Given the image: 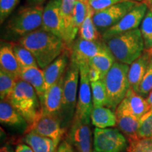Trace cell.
I'll use <instances>...</instances> for the list:
<instances>
[{
  "label": "cell",
  "instance_id": "7dc6e473",
  "mask_svg": "<svg viewBox=\"0 0 152 152\" xmlns=\"http://www.w3.org/2000/svg\"></svg>",
  "mask_w": 152,
  "mask_h": 152
},
{
  "label": "cell",
  "instance_id": "1f68e13d",
  "mask_svg": "<svg viewBox=\"0 0 152 152\" xmlns=\"http://www.w3.org/2000/svg\"><path fill=\"white\" fill-rule=\"evenodd\" d=\"M90 6L88 0H76L74 8V25L77 32L87 16Z\"/></svg>",
  "mask_w": 152,
  "mask_h": 152
},
{
  "label": "cell",
  "instance_id": "30bf717a",
  "mask_svg": "<svg viewBox=\"0 0 152 152\" xmlns=\"http://www.w3.org/2000/svg\"><path fill=\"white\" fill-rule=\"evenodd\" d=\"M148 9L147 5L143 1L138 2L118 23L106 30L102 35V39L106 41L118 34L138 28L141 25Z\"/></svg>",
  "mask_w": 152,
  "mask_h": 152
},
{
  "label": "cell",
  "instance_id": "60d3db41",
  "mask_svg": "<svg viewBox=\"0 0 152 152\" xmlns=\"http://www.w3.org/2000/svg\"><path fill=\"white\" fill-rule=\"evenodd\" d=\"M0 152H15V151L14 150V148L12 147V146L10 144L7 143L1 147Z\"/></svg>",
  "mask_w": 152,
  "mask_h": 152
},
{
  "label": "cell",
  "instance_id": "8d00e7d4",
  "mask_svg": "<svg viewBox=\"0 0 152 152\" xmlns=\"http://www.w3.org/2000/svg\"><path fill=\"white\" fill-rule=\"evenodd\" d=\"M89 4L91 6L94 12L102 10L109 7L110 6L115 4L124 0H88Z\"/></svg>",
  "mask_w": 152,
  "mask_h": 152
},
{
  "label": "cell",
  "instance_id": "6da1fadb",
  "mask_svg": "<svg viewBox=\"0 0 152 152\" xmlns=\"http://www.w3.org/2000/svg\"><path fill=\"white\" fill-rule=\"evenodd\" d=\"M18 43L33 54L41 69H45L67 49L61 38L42 28L18 38Z\"/></svg>",
  "mask_w": 152,
  "mask_h": 152
},
{
  "label": "cell",
  "instance_id": "2e32d148",
  "mask_svg": "<svg viewBox=\"0 0 152 152\" xmlns=\"http://www.w3.org/2000/svg\"><path fill=\"white\" fill-rule=\"evenodd\" d=\"M70 60L71 51L66 49L59 56L43 69L45 92L65 74Z\"/></svg>",
  "mask_w": 152,
  "mask_h": 152
},
{
  "label": "cell",
  "instance_id": "ab89813d",
  "mask_svg": "<svg viewBox=\"0 0 152 152\" xmlns=\"http://www.w3.org/2000/svg\"><path fill=\"white\" fill-rule=\"evenodd\" d=\"M15 152H34L28 144H19L15 149Z\"/></svg>",
  "mask_w": 152,
  "mask_h": 152
},
{
  "label": "cell",
  "instance_id": "d590c367",
  "mask_svg": "<svg viewBox=\"0 0 152 152\" xmlns=\"http://www.w3.org/2000/svg\"><path fill=\"white\" fill-rule=\"evenodd\" d=\"M18 2L19 0H0V20L1 23L8 18Z\"/></svg>",
  "mask_w": 152,
  "mask_h": 152
},
{
  "label": "cell",
  "instance_id": "f6af8a7d",
  "mask_svg": "<svg viewBox=\"0 0 152 152\" xmlns=\"http://www.w3.org/2000/svg\"><path fill=\"white\" fill-rule=\"evenodd\" d=\"M132 1H137V2H142V1H143V0H132Z\"/></svg>",
  "mask_w": 152,
  "mask_h": 152
},
{
  "label": "cell",
  "instance_id": "4316f807",
  "mask_svg": "<svg viewBox=\"0 0 152 152\" xmlns=\"http://www.w3.org/2000/svg\"><path fill=\"white\" fill-rule=\"evenodd\" d=\"M94 11L91 6L88 9V12L84 21L82 23L78 31V37L85 40L96 41L102 39V35L99 33L97 28L93 21V16Z\"/></svg>",
  "mask_w": 152,
  "mask_h": 152
},
{
  "label": "cell",
  "instance_id": "83f0119b",
  "mask_svg": "<svg viewBox=\"0 0 152 152\" xmlns=\"http://www.w3.org/2000/svg\"><path fill=\"white\" fill-rule=\"evenodd\" d=\"M19 78L0 68V97L9 100Z\"/></svg>",
  "mask_w": 152,
  "mask_h": 152
},
{
  "label": "cell",
  "instance_id": "f546056e",
  "mask_svg": "<svg viewBox=\"0 0 152 152\" xmlns=\"http://www.w3.org/2000/svg\"><path fill=\"white\" fill-rule=\"evenodd\" d=\"M91 89L93 106H107V93L104 80L91 83Z\"/></svg>",
  "mask_w": 152,
  "mask_h": 152
},
{
  "label": "cell",
  "instance_id": "9a60e30c",
  "mask_svg": "<svg viewBox=\"0 0 152 152\" xmlns=\"http://www.w3.org/2000/svg\"><path fill=\"white\" fill-rule=\"evenodd\" d=\"M61 6L62 0H49L43 9L42 28L54 34L62 39L63 20Z\"/></svg>",
  "mask_w": 152,
  "mask_h": 152
},
{
  "label": "cell",
  "instance_id": "74e56055",
  "mask_svg": "<svg viewBox=\"0 0 152 152\" xmlns=\"http://www.w3.org/2000/svg\"><path fill=\"white\" fill-rule=\"evenodd\" d=\"M56 152H75V151L67 140H64L59 144Z\"/></svg>",
  "mask_w": 152,
  "mask_h": 152
},
{
  "label": "cell",
  "instance_id": "7c38bea8",
  "mask_svg": "<svg viewBox=\"0 0 152 152\" xmlns=\"http://www.w3.org/2000/svg\"><path fill=\"white\" fill-rule=\"evenodd\" d=\"M64 76L65 74L56 83L49 87L39 100L42 115H50L60 119L63 102Z\"/></svg>",
  "mask_w": 152,
  "mask_h": 152
},
{
  "label": "cell",
  "instance_id": "9c48e42d",
  "mask_svg": "<svg viewBox=\"0 0 152 152\" xmlns=\"http://www.w3.org/2000/svg\"><path fill=\"white\" fill-rule=\"evenodd\" d=\"M137 3V1L132 0H124L94 12L93 21L101 35L118 23Z\"/></svg>",
  "mask_w": 152,
  "mask_h": 152
},
{
  "label": "cell",
  "instance_id": "7402d4cb",
  "mask_svg": "<svg viewBox=\"0 0 152 152\" xmlns=\"http://www.w3.org/2000/svg\"><path fill=\"white\" fill-rule=\"evenodd\" d=\"M19 78L33 86L39 100L45 94V79L43 70L39 67H28L20 69Z\"/></svg>",
  "mask_w": 152,
  "mask_h": 152
},
{
  "label": "cell",
  "instance_id": "44dd1931",
  "mask_svg": "<svg viewBox=\"0 0 152 152\" xmlns=\"http://www.w3.org/2000/svg\"><path fill=\"white\" fill-rule=\"evenodd\" d=\"M0 121L1 124L16 129L26 130V132L29 126L26 120L7 100H1L0 102Z\"/></svg>",
  "mask_w": 152,
  "mask_h": 152
},
{
  "label": "cell",
  "instance_id": "ac0fdd59",
  "mask_svg": "<svg viewBox=\"0 0 152 152\" xmlns=\"http://www.w3.org/2000/svg\"><path fill=\"white\" fill-rule=\"evenodd\" d=\"M118 106L139 120L150 111V107L145 98L140 96L131 87Z\"/></svg>",
  "mask_w": 152,
  "mask_h": 152
},
{
  "label": "cell",
  "instance_id": "cb8c5ba5",
  "mask_svg": "<svg viewBox=\"0 0 152 152\" xmlns=\"http://www.w3.org/2000/svg\"><path fill=\"white\" fill-rule=\"evenodd\" d=\"M0 66L1 69L19 78L21 68L15 56L11 43L1 45L0 49Z\"/></svg>",
  "mask_w": 152,
  "mask_h": 152
},
{
  "label": "cell",
  "instance_id": "bcb514c9",
  "mask_svg": "<svg viewBox=\"0 0 152 152\" xmlns=\"http://www.w3.org/2000/svg\"><path fill=\"white\" fill-rule=\"evenodd\" d=\"M92 152H97V151H92Z\"/></svg>",
  "mask_w": 152,
  "mask_h": 152
},
{
  "label": "cell",
  "instance_id": "5bb4252c",
  "mask_svg": "<svg viewBox=\"0 0 152 152\" xmlns=\"http://www.w3.org/2000/svg\"><path fill=\"white\" fill-rule=\"evenodd\" d=\"M107 47L103 39L90 41L77 37L71 48V58L78 64L88 63L93 57L104 52Z\"/></svg>",
  "mask_w": 152,
  "mask_h": 152
},
{
  "label": "cell",
  "instance_id": "52a82bcc",
  "mask_svg": "<svg viewBox=\"0 0 152 152\" xmlns=\"http://www.w3.org/2000/svg\"><path fill=\"white\" fill-rule=\"evenodd\" d=\"M79 92L74 119L80 120L87 123H90L93 103L91 83L89 79L90 66L88 63L83 62L79 64Z\"/></svg>",
  "mask_w": 152,
  "mask_h": 152
},
{
  "label": "cell",
  "instance_id": "ee69618b",
  "mask_svg": "<svg viewBox=\"0 0 152 152\" xmlns=\"http://www.w3.org/2000/svg\"><path fill=\"white\" fill-rule=\"evenodd\" d=\"M143 2L147 5L148 9L152 11V0H143Z\"/></svg>",
  "mask_w": 152,
  "mask_h": 152
},
{
  "label": "cell",
  "instance_id": "e0dca14e",
  "mask_svg": "<svg viewBox=\"0 0 152 152\" xmlns=\"http://www.w3.org/2000/svg\"><path fill=\"white\" fill-rule=\"evenodd\" d=\"M76 0H62L61 13L63 20V37L66 48L71 51V48L78 32L75 30L74 25V8Z\"/></svg>",
  "mask_w": 152,
  "mask_h": 152
},
{
  "label": "cell",
  "instance_id": "e575fe53",
  "mask_svg": "<svg viewBox=\"0 0 152 152\" xmlns=\"http://www.w3.org/2000/svg\"><path fill=\"white\" fill-rule=\"evenodd\" d=\"M129 142L128 152H152V138H138Z\"/></svg>",
  "mask_w": 152,
  "mask_h": 152
},
{
  "label": "cell",
  "instance_id": "d6a6232c",
  "mask_svg": "<svg viewBox=\"0 0 152 152\" xmlns=\"http://www.w3.org/2000/svg\"><path fill=\"white\" fill-rule=\"evenodd\" d=\"M138 138H152V111L146 113L139 121Z\"/></svg>",
  "mask_w": 152,
  "mask_h": 152
},
{
  "label": "cell",
  "instance_id": "7bdbcfd3",
  "mask_svg": "<svg viewBox=\"0 0 152 152\" xmlns=\"http://www.w3.org/2000/svg\"><path fill=\"white\" fill-rule=\"evenodd\" d=\"M146 100H147V103H148V104H149V106L150 107V110L152 111V91L149 93V96H147V99Z\"/></svg>",
  "mask_w": 152,
  "mask_h": 152
},
{
  "label": "cell",
  "instance_id": "7a4b0ae2",
  "mask_svg": "<svg viewBox=\"0 0 152 152\" xmlns=\"http://www.w3.org/2000/svg\"><path fill=\"white\" fill-rule=\"evenodd\" d=\"M104 42L115 60L128 65H130L141 56L145 49L139 28L118 34Z\"/></svg>",
  "mask_w": 152,
  "mask_h": 152
},
{
  "label": "cell",
  "instance_id": "836d02e7",
  "mask_svg": "<svg viewBox=\"0 0 152 152\" xmlns=\"http://www.w3.org/2000/svg\"><path fill=\"white\" fill-rule=\"evenodd\" d=\"M151 52V49H149ZM152 53V52H151ZM152 91V55L151 56L149 66H148L147 71L144 74L140 86H139L137 92L142 97L147 98L149 93Z\"/></svg>",
  "mask_w": 152,
  "mask_h": 152
},
{
  "label": "cell",
  "instance_id": "3957f363",
  "mask_svg": "<svg viewBox=\"0 0 152 152\" xmlns=\"http://www.w3.org/2000/svg\"><path fill=\"white\" fill-rule=\"evenodd\" d=\"M8 101L26 120L29 126L40 115V102L37 92L33 86L21 79L18 80Z\"/></svg>",
  "mask_w": 152,
  "mask_h": 152
},
{
  "label": "cell",
  "instance_id": "603a6c76",
  "mask_svg": "<svg viewBox=\"0 0 152 152\" xmlns=\"http://www.w3.org/2000/svg\"><path fill=\"white\" fill-rule=\"evenodd\" d=\"M34 152H56L58 144L52 139L43 137L33 131H29L23 139Z\"/></svg>",
  "mask_w": 152,
  "mask_h": 152
},
{
  "label": "cell",
  "instance_id": "ba28073f",
  "mask_svg": "<svg viewBox=\"0 0 152 152\" xmlns=\"http://www.w3.org/2000/svg\"><path fill=\"white\" fill-rule=\"evenodd\" d=\"M93 146L97 152H124L128 139L118 128H95Z\"/></svg>",
  "mask_w": 152,
  "mask_h": 152
},
{
  "label": "cell",
  "instance_id": "8fae6325",
  "mask_svg": "<svg viewBox=\"0 0 152 152\" xmlns=\"http://www.w3.org/2000/svg\"><path fill=\"white\" fill-rule=\"evenodd\" d=\"M66 140L76 152H92V132L90 123L73 119Z\"/></svg>",
  "mask_w": 152,
  "mask_h": 152
},
{
  "label": "cell",
  "instance_id": "ffe728a7",
  "mask_svg": "<svg viewBox=\"0 0 152 152\" xmlns=\"http://www.w3.org/2000/svg\"><path fill=\"white\" fill-rule=\"evenodd\" d=\"M152 53L149 49H144L141 56L130 64L128 71V80L130 87L137 92L139 86L147 71Z\"/></svg>",
  "mask_w": 152,
  "mask_h": 152
},
{
  "label": "cell",
  "instance_id": "8992f818",
  "mask_svg": "<svg viewBox=\"0 0 152 152\" xmlns=\"http://www.w3.org/2000/svg\"><path fill=\"white\" fill-rule=\"evenodd\" d=\"M44 7L41 5L20 9L7 23L6 29L14 37H21L42 27Z\"/></svg>",
  "mask_w": 152,
  "mask_h": 152
},
{
  "label": "cell",
  "instance_id": "f35d334b",
  "mask_svg": "<svg viewBox=\"0 0 152 152\" xmlns=\"http://www.w3.org/2000/svg\"><path fill=\"white\" fill-rule=\"evenodd\" d=\"M89 79H90V83H93V82H96L99 80H102L99 71H96L94 68L91 67L89 68Z\"/></svg>",
  "mask_w": 152,
  "mask_h": 152
},
{
  "label": "cell",
  "instance_id": "484cf974",
  "mask_svg": "<svg viewBox=\"0 0 152 152\" xmlns=\"http://www.w3.org/2000/svg\"><path fill=\"white\" fill-rule=\"evenodd\" d=\"M115 57L107 47V48L104 52L91 58L88 61V64L90 67L98 71L100 73L102 79H104L114 63L115 62Z\"/></svg>",
  "mask_w": 152,
  "mask_h": 152
},
{
  "label": "cell",
  "instance_id": "b9f144b4",
  "mask_svg": "<svg viewBox=\"0 0 152 152\" xmlns=\"http://www.w3.org/2000/svg\"><path fill=\"white\" fill-rule=\"evenodd\" d=\"M29 1L30 4H32L34 5H40L41 4L45 2L47 0H28Z\"/></svg>",
  "mask_w": 152,
  "mask_h": 152
},
{
  "label": "cell",
  "instance_id": "d4e9b609",
  "mask_svg": "<svg viewBox=\"0 0 152 152\" xmlns=\"http://www.w3.org/2000/svg\"><path fill=\"white\" fill-rule=\"evenodd\" d=\"M91 123L99 128H106L116 125L115 111L108 107H94L91 113Z\"/></svg>",
  "mask_w": 152,
  "mask_h": 152
},
{
  "label": "cell",
  "instance_id": "5b68a950",
  "mask_svg": "<svg viewBox=\"0 0 152 152\" xmlns=\"http://www.w3.org/2000/svg\"><path fill=\"white\" fill-rule=\"evenodd\" d=\"M128 64L115 61L103 79L107 93V106L115 111L130 88Z\"/></svg>",
  "mask_w": 152,
  "mask_h": 152
},
{
  "label": "cell",
  "instance_id": "d6986e66",
  "mask_svg": "<svg viewBox=\"0 0 152 152\" xmlns=\"http://www.w3.org/2000/svg\"><path fill=\"white\" fill-rule=\"evenodd\" d=\"M115 113L117 128L126 137L128 141L138 139L137 130L140 120L119 106H118Z\"/></svg>",
  "mask_w": 152,
  "mask_h": 152
},
{
  "label": "cell",
  "instance_id": "f1b7e54d",
  "mask_svg": "<svg viewBox=\"0 0 152 152\" xmlns=\"http://www.w3.org/2000/svg\"><path fill=\"white\" fill-rule=\"evenodd\" d=\"M14 54L20 68L28 67H39L35 58L27 49L17 43H11Z\"/></svg>",
  "mask_w": 152,
  "mask_h": 152
},
{
  "label": "cell",
  "instance_id": "4dcf8cb0",
  "mask_svg": "<svg viewBox=\"0 0 152 152\" xmlns=\"http://www.w3.org/2000/svg\"><path fill=\"white\" fill-rule=\"evenodd\" d=\"M143 38L144 48H152V11L148 9L140 28Z\"/></svg>",
  "mask_w": 152,
  "mask_h": 152
},
{
  "label": "cell",
  "instance_id": "4fadbf2b",
  "mask_svg": "<svg viewBox=\"0 0 152 152\" xmlns=\"http://www.w3.org/2000/svg\"><path fill=\"white\" fill-rule=\"evenodd\" d=\"M66 130L63 128L59 118L50 115H43L40 113L33 124L28 127L26 132L33 131L39 135L52 139L59 144Z\"/></svg>",
  "mask_w": 152,
  "mask_h": 152
},
{
  "label": "cell",
  "instance_id": "277c9868",
  "mask_svg": "<svg viewBox=\"0 0 152 152\" xmlns=\"http://www.w3.org/2000/svg\"><path fill=\"white\" fill-rule=\"evenodd\" d=\"M79 80V64L71 58L64 76L62 108L60 115L61 125L66 130L71 126L75 117Z\"/></svg>",
  "mask_w": 152,
  "mask_h": 152
}]
</instances>
